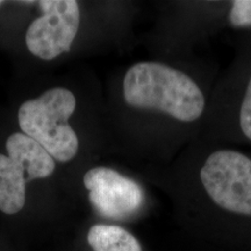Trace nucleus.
<instances>
[{"label":"nucleus","instance_id":"7ed1b4c3","mask_svg":"<svg viewBox=\"0 0 251 251\" xmlns=\"http://www.w3.org/2000/svg\"><path fill=\"white\" fill-rule=\"evenodd\" d=\"M228 146H251V35L213 86L201 135Z\"/></svg>","mask_w":251,"mask_h":251},{"label":"nucleus","instance_id":"423d86ee","mask_svg":"<svg viewBox=\"0 0 251 251\" xmlns=\"http://www.w3.org/2000/svg\"><path fill=\"white\" fill-rule=\"evenodd\" d=\"M43 14L34 20L26 33L29 51L43 61L69 52L79 29V5L75 0L37 1Z\"/></svg>","mask_w":251,"mask_h":251},{"label":"nucleus","instance_id":"20e7f679","mask_svg":"<svg viewBox=\"0 0 251 251\" xmlns=\"http://www.w3.org/2000/svg\"><path fill=\"white\" fill-rule=\"evenodd\" d=\"M75 109L74 93L64 87H54L20 106L19 126L23 134L39 143L52 158L69 162L79 149L77 134L68 122Z\"/></svg>","mask_w":251,"mask_h":251},{"label":"nucleus","instance_id":"1a4fd4ad","mask_svg":"<svg viewBox=\"0 0 251 251\" xmlns=\"http://www.w3.org/2000/svg\"><path fill=\"white\" fill-rule=\"evenodd\" d=\"M224 12H220L225 26L236 30H251V0H233L224 2Z\"/></svg>","mask_w":251,"mask_h":251},{"label":"nucleus","instance_id":"6e6552de","mask_svg":"<svg viewBox=\"0 0 251 251\" xmlns=\"http://www.w3.org/2000/svg\"><path fill=\"white\" fill-rule=\"evenodd\" d=\"M93 251H143L136 237L127 229L115 225H94L87 233Z\"/></svg>","mask_w":251,"mask_h":251},{"label":"nucleus","instance_id":"f03ea898","mask_svg":"<svg viewBox=\"0 0 251 251\" xmlns=\"http://www.w3.org/2000/svg\"><path fill=\"white\" fill-rule=\"evenodd\" d=\"M169 183L178 196L251 219V155L233 146L193 141L172 162Z\"/></svg>","mask_w":251,"mask_h":251},{"label":"nucleus","instance_id":"39448f33","mask_svg":"<svg viewBox=\"0 0 251 251\" xmlns=\"http://www.w3.org/2000/svg\"><path fill=\"white\" fill-rule=\"evenodd\" d=\"M7 155L0 153V211L12 215L26 202V184L55 171V159L39 143L23 133L6 141Z\"/></svg>","mask_w":251,"mask_h":251},{"label":"nucleus","instance_id":"f257e3e1","mask_svg":"<svg viewBox=\"0 0 251 251\" xmlns=\"http://www.w3.org/2000/svg\"><path fill=\"white\" fill-rule=\"evenodd\" d=\"M212 90L211 80L179 59L135 63L121 83L126 106L164 127L172 159L201 135Z\"/></svg>","mask_w":251,"mask_h":251},{"label":"nucleus","instance_id":"9d476101","mask_svg":"<svg viewBox=\"0 0 251 251\" xmlns=\"http://www.w3.org/2000/svg\"><path fill=\"white\" fill-rule=\"evenodd\" d=\"M2 4H4V1H1V0H0V6H1Z\"/></svg>","mask_w":251,"mask_h":251},{"label":"nucleus","instance_id":"0eeeda50","mask_svg":"<svg viewBox=\"0 0 251 251\" xmlns=\"http://www.w3.org/2000/svg\"><path fill=\"white\" fill-rule=\"evenodd\" d=\"M89 200L99 215L111 220H127L139 214L146 202L140 183L108 166H96L84 175Z\"/></svg>","mask_w":251,"mask_h":251}]
</instances>
